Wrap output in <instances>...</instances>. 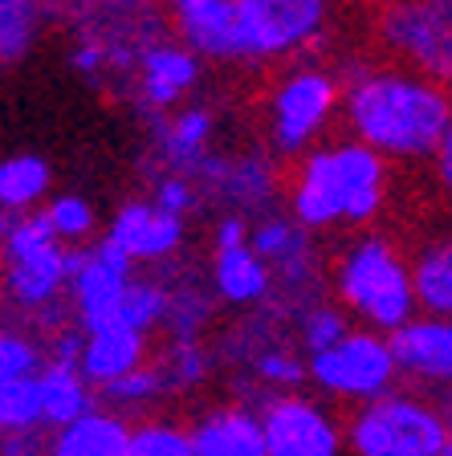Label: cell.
I'll use <instances>...</instances> for the list:
<instances>
[{
  "mask_svg": "<svg viewBox=\"0 0 452 456\" xmlns=\"http://www.w3.org/2000/svg\"><path fill=\"white\" fill-rule=\"evenodd\" d=\"M347 139L387 163H424L452 123V90L399 66L363 61L342 77Z\"/></svg>",
  "mask_w": 452,
  "mask_h": 456,
  "instance_id": "6da1fadb",
  "label": "cell"
},
{
  "mask_svg": "<svg viewBox=\"0 0 452 456\" xmlns=\"http://www.w3.org/2000/svg\"><path fill=\"white\" fill-rule=\"evenodd\" d=\"M285 216L310 237L339 228H367L391 196V163L355 139H330L293 159L282 183Z\"/></svg>",
  "mask_w": 452,
  "mask_h": 456,
  "instance_id": "7a4b0ae2",
  "label": "cell"
},
{
  "mask_svg": "<svg viewBox=\"0 0 452 456\" xmlns=\"http://www.w3.org/2000/svg\"><path fill=\"white\" fill-rule=\"evenodd\" d=\"M330 302L350 318V326L375 334H399L415 318L412 265L399 240L383 232H355L334 253L326 269Z\"/></svg>",
  "mask_w": 452,
  "mask_h": 456,
  "instance_id": "3957f363",
  "label": "cell"
},
{
  "mask_svg": "<svg viewBox=\"0 0 452 456\" xmlns=\"http://www.w3.org/2000/svg\"><path fill=\"white\" fill-rule=\"evenodd\" d=\"M70 248L53 240L41 212L0 216V302L57 330L66 314Z\"/></svg>",
  "mask_w": 452,
  "mask_h": 456,
  "instance_id": "277c9868",
  "label": "cell"
},
{
  "mask_svg": "<svg viewBox=\"0 0 452 456\" xmlns=\"http://www.w3.org/2000/svg\"><path fill=\"white\" fill-rule=\"evenodd\" d=\"M339 110L342 77L314 61H293L261 94L265 151L282 159H301L318 142H326V131L334 126Z\"/></svg>",
  "mask_w": 452,
  "mask_h": 456,
  "instance_id": "5b68a950",
  "label": "cell"
},
{
  "mask_svg": "<svg viewBox=\"0 0 452 456\" xmlns=\"http://www.w3.org/2000/svg\"><path fill=\"white\" fill-rule=\"evenodd\" d=\"M342 444L347 456H444V408L420 391L396 387L350 408Z\"/></svg>",
  "mask_w": 452,
  "mask_h": 456,
  "instance_id": "8992f818",
  "label": "cell"
},
{
  "mask_svg": "<svg viewBox=\"0 0 452 456\" xmlns=\"http://www.w3.org/2000/svg\"><path fill=\"white\" fill-rule=\"evenodd\" d=\"M241 66H277L330 37L339 0H233Z\"/></svg>",
  "mask_w": 452,
  "mask_h": 456,
  "instance_id": "52a82bcc",
  "label": "cell"
},
{
  "mask_svg": "<svg viewBox=\"0 0 452 456\" xmlns=\"http://www.w3.org/2000/svg\"><path fill=\"white\" fill-rule=\"evenodd\" d=\"M399 362L391 351V338L375 330H358L350 326L334 346L322 354L306 359V383L322 403H347V408H363L371 399L387 395L399 387Z\"/></svg>",
  "mask_w": 452,
  "mask_h": 456,
  "instance_id": "ba28073f",
  "label": "cell"
},
{
  "mask_svg": "<svg viewBox=\"0 0 452 456\" xmlns=\"http://www.w3.org/2000/svg\"><path fill=\"white\" fill-rule=\"evenodd\" d=\"M371 37L387 57V66H399L452 90V28L424 0H375Z\"/></svg>",
  "mask_w": 452,
  "mask_h": 456,
  "instance_id": "9c48e42d",
  "label": "cell"
},
{
  "mask_svg": "<svg viewBox=\"0 0 452 456\" xmlns=\"http://www.w3.org/2000/svg\"><path fill=\"white\" fill-rule=\"evenodd\" d=\"M200 200L220 204V212H236V216H261L277 204L282 196V171L277 159L265 147H236V151L208 155L196 171H192Z\"/></svg>",
  "mask_w": 452,
  "mask_h": 456,
  "instance_id": "30bf717a",
  "label": "cell"
},
{
  "mask_svg": "<svg viewBox=\"0 0 452 456\" xmlns=\"http://www.w3.org/2000/svg\"><path fill=\"white\" fill-rule=\"evenodd\" d=\"M265 456H347L342 416L310 391H285L257 403Z\"/></svg>",
  "mask_w": 452,
  "mask_h": 456,
  "instance_id": "8fae6325",
  "label": "cell"
},
{
  "mask_svg": "<svg viewBox=\"0 0 452 456\" xmlns=\"http://www.w3.org/2000/svg\"><path fill=\"white\" fill-rule=\"evenodd\" d=\"M131 281H135V265L123 253H114L106 240H95V245L70 253L66 310L74 314L78 330L114 326V314H119V302H123Z\"/></svg>",
  "mask_w": 452,
  "mask_h": 456,
  "instance_id": "7c38bea8",
  "label": "cell"
},
{
  "mask_svg": "<svg viewBox=\"0 0 452 456\" xmlns=\"http://www.w3.org/2000/svg\"><path fill=\"white\" fill-rule=\"evenodd\" d=\"M106 245L123 253L135 269L139 265H168L176 261L184 240H188V220L155 208L151 200H127L119 204L106 224Z\"/></svg>",
  "mask_w": 452,
  "mask_h": 456,
  "instance_id": "4fadbf2b",
  "label": "cell"
},
{
  "mask_svg": "<svg viewBox=\"0 0 452 456\" xmlns=\"http://www.w3.org/2000/svg\"><path fill=\"white\" fill-rule=\"evenodd\" d=\"M204 77V61L179 41H147L135 57L139 102L155 114H171Z\"/></svg>",
  "mask_w": 452,
  "mask_h": 456,
  "instance_id": "5bb4252c",
  "label": "cell"
},
{
  "mask_svg": "<svg viewBox=\"0 0 452 456\" xmlns=\"http://www.w3.org/2000/svg\"><path fill=\"white\" fill-rule=\"evenodd\" d=\"M184 428H188L192 456H265L261 416L245 399L208 403Z\"/></svg>",
  "mask_w": 452,
  "mask_h": 456,
  "instance_id": "9a60e30c",
  "label": "cell"
},
{
  "mask_svg": "<svg viewBox=\"0 0 452 456\" xmlns=\"http://www.w3.org/2000/svg\"><path fill=\"white\" fill-rule=\"evenodd\" d=\"M399 375L420 387H436L452 395V322L415 314L399 334H391Z\"/></svg>",
  "mask_w": 452,
  "mask_h": 456,
  "instance_id": "2e32d148",
  "label": "cell"
},
{
  "mask_svg": "<svg viewBox=\"0 0 452 456\" xmlns=\"http://www.w3.org/2000/svg\"><path fill=\"white\" fill-rule=\"evenodd\" d=\"M151 359V338L127 326H98V330H82L78 338L74 367L82 370V379L95 391H106L111 383L127 379L131 370H139Z\"/></svg>",
  "mask_w": 452,
  "mask_h": 456,
  "instance_id": "e0dca14e",
  "label": "cell"
},
{
  "mask_svg": "<svg viewBox=\"0 0 452 456\" xmlns=\"http://www.w3.org/2000/svg\"><path fill=\"white\" fill-rule=\"evenodd\" d=\"M179 28V45H188L200 61L241 66V33H236L233 0H184L171 9Z\"/></svg>",
  "mask_w": 452,
  "mask_h": 456,
  "instance_id": "ac0fdd59",
  "label": "cell"
},
{
  "mask_svg": "<svg viewBox=\"0 0 452 456\" xmlns=\"http://www.w3.org/2000/svg\"><path fill=\"white\" fill-rule=\"evenodd\" d=\"M212 142H217V114L208 106H179L155 123V155L151 159L160 163L155 171H176V175L192 180V171L212 155Z\"/></svg>",
  "mask_w": 452,
  "mask_h": 456,
  "instance_id": "d6986e66",
  "label": "cell"
},
{
  "mask_svg": "<svg viewBox=\"0 0 452 456\" xmlns=\"http://www.w3.org/2000/svg\"><path fill=\"white\" fill-rule=\"evenodd\" d=\"M208 289H212L217 305L253 314L274 302V273L249 245L220 248V253H212V285Z\"/></svg>",
  "mask_w": 452,
  "mask_h": 456,
  "instance_id": "ffe728a7",
  "label": "cell"
},
{
  "mask_svg": "<svg viewBox=\"0 0 452 456\" xmlns=\"http://www.w3.org/2000/svg\"><path fill=\"white\" fill-rule=\"evenodd\" d=\"M407 265H412L415 314L452 322V228L420 240L415 253H407Z\"/></svg>",
  "mask_w": 452,
  "mask_h": 456,
  "instance_id": "44dd1931",
  "label": "cell"
},
{
  "mask_svg": "<svg viewBox=\"0 0 452 456\" xmlns=\"http://www.w3.org/2000/svg\"><path fill=\"white\" fill-rule=\"evenodd\" d=\"M127 436H131V419H123L119 411L95 408L78 416L74 424L53 428L45 452L49 456H123L127 452Z\"/></svg>",
  "mask_w": 452,
  "mask_h": 456,
  "instance_id": "7402d4cb",
  "label": "cell"
},
{
  "mask_svg": "<svg viewBox=\"0 0 452 456\" xmlns=\"http://www.w3.org/2000/svg\"><path fill=\"white\" fill-rule=\"evenodd\" d=\"M37 391H41V428H66L95 408V387L66 359H45V367L37 375Z\"/></svg>",
  "mask_w": 452,
  "mask_h": 456,
  "instance_id": "603a6c76",
  "label": "cell"
},
{
  "mask_svg": "<svg viewBox=\"0 0 452 456\" xmlns=\"http://www.w3.org/2000/svg\"><path fill=\"white\" fill-rule=\"evenodd\" d=\"M53 191V167L45 155L21 151L0 159V216H29Z\"/></svg>",
  "mask_w": 452,
  "mask_h": 456,
  "instance_id": "cb8c5ba5",
  "label": "cell"
},
{
  "mask_svg": "<svg viewBox=\"0 0 452 456\" xmlns=\"http://www.w3.org/2000/svg\"><path fill=\"white\" fill-rule=\"evenodd\" d=\"M168 395H192L217 375V354L204 338H168L160 354H151Z\"/></svg>",
  "mask_w": 452,
  "mask_h": 456,
  "instance_id": "d4e9b609",
  "label": "cell"
},
{
  "mask_svg": "<svg viewBox=\"0 0 452 456\" xmlns=\"http://www.w3.org/2000/svg\"><path fill=\"white\" fill-rule=\"evenodd\" d=\"M103 395V408L119 411L123 419H147V416H160V408L168 403V387H163L160 370H155V362H143L139 370H131L127 379L111 383L106 391H98Z\"/></svg>",
  "mask_w": 452,
  "mask_h": 456,
  "instance_id": "484cf974",
  "label": "cell"
},
{
  "mask_svg": "<svg viewBox=\"0 0 452 456\" xmlns=\"http://www.w3.org/2000/svg\"><path fill=\"white\" fill-rule=\"evenodd\" d=\"M41 220H45V228L53 232L57 245L70 248V253L95 245L98 212H95V204L86 196H78V191H57V196H49L45 204H41Z\"/></svg>",
  "mask_w": 452,
  "mask_h": 456,
  "instance_id": "4316f807",
  "label": "cell"
},
{
  "mask_svg": "<svg viewBox=\"0 0 452 456\" xmlns=\"http://www.w3.org/2000/svg\"><path fill=\"white\" fill-rule=\"evenodd\" d=\"M217 297L200 281H168V318H163V334L168 338H204V326L212 322Z\"/></svg>",
  "mask_w": 452,
  "mask_h": 456,
  "instance_id": "83f0119b",
  "label": "cell"
},
{
  "mask_svg": "<svg viewBox=\"0 0 452 456\" xmlns=\"http://www.w3.org/2000/svg\"><path fill=\"white\" fill-rule=\"evenodd\" d=\"M347 330H350V318L330 302V297H318V302L301 305V310L290 314V338L306 359H310V354H322L326 346H334Z\"/></svg>",
  "mask_w": 452,
  "mask_h": 456,
  "instance_id": "f1b7e54d",
  "label": "cell"
},
{
  "mask_svg": "<svg viewBox=\"0 0 452 456\" xmlns=\"http://www.w3.org/2000/svg\"><path fill=\"white\" fill-rule=\"evenodd\" d=\"M163 318H168V277H147L135 273V281L127 285L119 314H114V326H127V330L139 334H155L163 330Z\"/></svg>",
  "mask_w": 452,
  "mask_h": 456,
  "instance_id": "f546056e",
  "label": "cell"
},
{
  "mask_svg": "<svg viewBox=\"0 0 452 456\" xmlns=\"http://www.w3.org/2000/svg\"><path fill=\"white\" fill-rule=\"evenodd\" d=\"M41 33V0H0V66H17Z\"/></svg>",
  "mask_w": 452,
  "mask_h": 456,
  "instance_id": "4dcf8cb0",
  "label": "cell"
},
{
  "mask_svg": "<svg viewBox=\"0 0 452 456\" xmlns=\"http://www.w3.org/2000/svg\"><path fill=\"white\" fill-rule=\"evenodd\" d=\"M45 342L21 326H0V387L21 379H37L45 367Z\"/></svg>",
  "mask_w": 452,
  "mask_h": 456,
  "instance_id": "1f68e13d",
  "label": "cell"
},
{
  "mask_svg": "<svg viewBox=\"0 0 452 456\" xmlns=\"http://www.w3.org/2000/svg\"><path fill=\"white\" fill-rule=\"evenodd\" d=\"M123 456H192L188 428L168 416H147L139 424H131Z\"/></svg>",
  "mask_w": 452,
  "mask_h": 456,
  "instance_id": "d6a6232c",
  "label": "cell"
},
{
  "mask_svg": "<svg viewBox=\"0 0 452 456\" xmlns=\"http://www.w3.org/2000/svg\"><path fill=\"white\" fill-rule=\"evenodd\" d=\"M41 428L37 379H21L0 387V436H33Z\"/></svg>",
  "mask_w": 452,
  "mask_h": 456,
  "instance_id": "836d02e7",
  "label": "cell"
},
{
  "mask_svg": "<svg viewBox=\"0 0 452 456\" xmlns=\"http://www.w3.org/2000/svg\"><path fill=\"white\" fill-rule=\"evenodd\" d=\"M151 204L163 212H171V216L188 220L192 208L200 204V191L196 183L188 180V175H176V171H151Z\"/></svg>",
  "mask_w": 452,
  "mask_h": 456,
  "instance_id": "e575fe53",
  "label": "cell"
},
{
  "mask_svg": "<svg viewBox=\"0 0 452 456\" xmlns=\"http://www.w3.org/2000/svg\"><path fill=\"white\" fill-rule=\"evenodd\" d=\"M249 228H253V220H249V216H236V212H220L217 224H212V253H220V248H241V245H249Z\"/></svg>",
  "mask_w": 452,
  "mask_h": 456,
  "instance_id": "d590c367",
  "label": "cell"
},
{
  "mask_svg": "<svg viewBox=\"0 0 452 456\" xmlns=\"http://www.w3.org/2000/svg\"><path fill=\"white\" fill-rule=\"evenodd\" d=\"M70 66L86 77H103L106 74V45L103 37H82L74 49H70Z\"/></svg>",
  "mask_w": 452,
  "mask_h": 456,
  "instance_id": "8d00e7d4",
  "label": "cell"
},
{
  "mask_svg": "<svg viewBox=\"0 0 452 456\" xmlns=\"http://www.w3.org/2000/svg\"><path fill=\"white\" fill-rule=\"evenodd\" d=\"M428 163H432L436 188L452 200V123H448V131H444V139L436 142V151H432V159H428Z\"/></svg>",
  "mask_w": 452,
  "mask_h": 456,
  "instance_id": "74e56055",
  "label": "cell"
},
{
  "mask_svg": "<svg viewBox=\"0 0 452 456\" xmlns=\"http://www.w3.org/2000/svg\"><path fill=\"white\" fill-rule=\"evenodd\" d=\"M0 456H49L45 440L33 432V436H0Z\"/></svg>",
  "mask_w": 452,
  "mask_h": 456,
  "instance_id": "f35d334b",
  "label": "cell"
},
{
  "mask_svg": "<svg viewBox=\"0 0 452 456\" xmlns=\"http://www.w3.org/2000/svg\"><path fill=\"white\" fill-rule=\"evenodd\" d=\"M444 456H452V395H444Z\"/></svg>",
  "mask_w": 452,
  "mask_h": 456,
  "instance_id": "ab89813d",
  "label": "cell"
},
{
  "mask_svg": "<svg viewBox=\"0 0 452 456\" xmlns=\"http://www.w3.org/2000/svg\"><path fill=\"white\" fill-rule=\"evenodd\" d=\"M424 4H428V9H432V12H436V17H440V20H444V25H448V28H452V0H424Z\"/></svg>",
  "mask_w": 452,
  "mask_h": 456,
  "instance_id": "60d3db41",
  "label": "cell"
},
{
  "mask_svg": "<svg viewBox=\"0 0 452 456\" xmlns=\"http://www.w3.org/2000/svg\"><path fill=\"white\" fill-rule=\"evenodd\" d=\"M160 4H168V9H179V4H184V0H160Z\"/></svg>",
  "mask_w": 452,
  "mask_h": 456,
  "instance_id": "b9f144b4",
  "label": "cell"
},
{
  "mask_svg": "<svg viewBox=\"0 0 452 456\" xmlns=\"http://www.w3.org/2000/svg\"><path fill=\"white\" fill-rule=\"evenodd\" d=\"M70 4H98V0H70Z\"/></svg>",
  "mask_w": 452,
  "mask_h": 456,
  "instance_id": "7bdbcfd3",
  "label": "cell"
}]
</instances>
